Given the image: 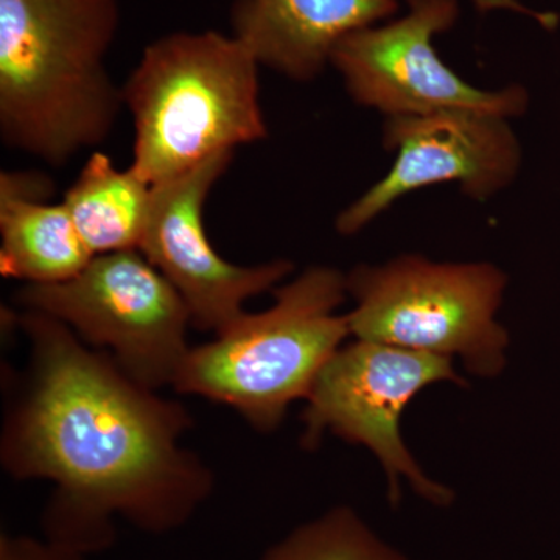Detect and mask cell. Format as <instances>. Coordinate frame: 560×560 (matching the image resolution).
Wrapping results in <instances>:
<instances>
[{
	"label": "cell",
	"mask_w": 560,
	"mask_h": 560,
	"mask_svg": "<svg viewBox=\"0 0 560 560\" xmlns=\"http://www.w3.org/2000/svg\"><path fill=\"white\" fill-rule=\"evenodd\" d=\"M51 183L38 173L0 175V272L27 283L79 275L92 257L66 206L47 202Z\"/></svg>",
	"instance_id": "12"
},
{
	"label": "cell",
	"mask_w": 560,
	"mask_h": 560,
	"mask_svg": "<svg viewBox=\"0 0 560 560\" xmlns=\"http://www.w3.org/2000/svg\"><path fill=\"white\" fill-rule=\"evenodd\" d=\"M0 560H86V555L47 539L38 540L27 536L2 534Z\"/></svg>",
	"instance_id": "15"
},
{
	"label": "cell",
	"mask_w": 560,
	"mask_h": 560,
	"mask_svg": "<svg viewBox=\"0 0 560 560\" xmlns=\"http://www.w3.org/2000/svg\"><path fill=\"white\" fill-rule=\"evenodd\" d=\"M399 0H235L232 35L260 66L296 81L315 80L350 33L397 14Z\"/></svg>",
	"instance_id": "11"
},
{
	"label": "cell",
	"mask_w": 560,
	"mask_h": 560,
	"mask_svg": "<svg viewBox=\"0 0 560 560\" xmlns=\"http://www.w3.org/2000/svg\"><path fill=\"white\" fill-rule=\"evenodd\" d=\"M232 160L234 151H223L179 178L154 186L139 246L186 302L191 326L215 335L241 318L246 301L278 289L294 271L289 259L253 267L231 264L210 243L202 220L206 200Z\"/></svg>",
	"instance_id": "10"
},
{
	"label": "cell",
	"mask_w": 560,
	"mask_h": 560,
	"mask_svg": "<svg viewBox=\"0 0 560 560\" xmlns=\"http://www.w3.org/2000/svg\"><path fill=\"white\" fill-rule=\"evenodd\" d=\"M14 301L61 320L81 341L109 353L143 388L173 386L189 353V307L139 249L92 257L68 280L25 283Z\"/></svg>",
	"instance_id": "6"
},
{
	"label": "cell",
	"mask_w": 560,
	"mask_h": 560,
	"mask_svg": "<svg viewBox=\"0 0 560 560\" xmlns=\"http://www.w3.org/2000/svg\"><path fill=\"white\" fill-rule=\"evenodd\" d=\"M261 560H408L350 508L327 511L272 545Z\"/></svg>",
	"instance_id": "14"
},
{
	"label": "cell",
	"mask_w": 560,
	"mask_h": 560,
	"mask_svg": "<svg viewBox=\"0 0 560 560\" xmlns=\"http://www.w3.org/2000/svg\"><path fill=\"white\" fill-rule=\"evenodd\" d=\"M467 382L453 360L378 342L355 340L341 346L319 372L302 415V447L315 448L324 434L364 445L388 478L389 500H400L401 478L422 499L448 506L455 495L431 480L408 451L400 433L401 412L434 383Z\"/></svg>",
	"instance_id": "7"
},
{
	"label": "cell",
	"mask_w": 560,
	"mask_h": 560,
	"mask_svg": "<svg viewBox=\"0 0 560 560\" xmlns=\"http://www.w3.org/2000/svg\"><path fill=\"white\" fill-rule=\"evenodd\" d=\"M117 0H0V136L54 167L101 145L125 108L106 69Z\"/></svg>",
	"instance_id": "2"
},
{
	"label": "cell",
	"mask_w": 560,
	"mask_h": 560,
	"mask_svg": "<svg viewBox=\"0 0 560 560\" xmlns=\"http://www.w3.org/2000/svg\"><path fill=\"white\" fill-rule=\"evenodd\" d=\"M357 340L458 360L475 377L508 364L510 334L497 315L508 275L489 261H434L405 254L346 275Z\"/></svg>",
	"instance_id": "5"
},
{
	"label": "cell",
	"mask_w": 560,
	"mask_h": 560,
	"mask_svg": "<svg viewBox=\"0 0 560 560\" xmlns=\"http://www.w3.org/2000/svg\"><path fill=\"white\" fill-rule=\"evenodd\" d=\"M153 187L138 173L120 171L108 154L92 153L66 191V206L92 256L139 249Z\"/></svg>",
	"instance_id": "13"
},
{
	"label": "cell",
	"mask_w": 560,
	"mask_h": 560,
	"mask_svg": "<svg viewBox=\"0 0 560 560\" xmlns=\"http://www.w3.org/2000/svg\"><path fill=\"white\" fill-rule=\"evenodd\" d=\"M475 3H477L478 9L482 11L506 9L518 11V13L529 14V16H534L536 20H539L545 27H550L551 24H555V16H551V14L534 13V11L525 9V7H522L521 3L515 2V0H475Z\"/></svg>",
	"instance_id": "16"
},
{
	"label": "cell",
	"mask_w": 560,
	"mask_h": 560,
	"mask_svg": "<svg viewBox=\"0 0 560 560\" xmlns=\"http://www.w3.org/2000/svg\"><path fill=\"white\" fill-rule=\"evenodd\" d=\"M345 272L311 267L275 289V304L243 313L215 340L190 348L172 388L234 408L254 429H278L307 399L327 361L350 337Z\"/></svg>",
	"instance_id": "4"
},
{
	"label": "cell",
	"mask_w": 560,
	"mask_h": 560,
	"mask_svg": "<svg viewBox=\"0 0 560 560\" xmlns=\"http://www.w3.org/2000/svg\"><path fill=\"white\" fill-rule=\"evenodd\" d=\"M399 20L350 33L331 54L353 102L386 117L425 116L441 110H480L522 116L528 91L518 84L478 90L441 60L433 39L458 21V0H407Z\"/></svg>",
	"instance_id": "8"
},
{
	"label": "cell",
	"mask_w": 560,
	"mask_h": 560,
	"mask_svg": "<svg viewBox=\"0 0 560 560\" xmlns=\"http://www.w3.org/2000/svg\"><path fill=\"white\" fill-rule=\"evenodd\" d=\"M383 147L396 153L385 178L338 213L345 237L359 234L411 191L458 183L466 197L488 201L508 189L522 167V147L506 117L480 110H441L386 117Z\"/></svg>",
	"instance_id": "9"
},
{
	"label": "cell",
	"mask_w": 560,
	"mask_h": 560,
	"mask_svg": "<svg viewBox=\"0 0 560 560\" xmlns=\"http://www.w3.org/2000/svg\"><path fill=\"white\" fill-rule=\"evenodd\" d=\"M13 320L28 363L7 405L0 460L16 480L57 486L47 540L88 556L113 544L114 517L151 534L189 522L213 477L180 445L194 425L187 408L140 386L61 320L33 311Z\"/></svg>",
	"instance_id": "1"
},
{
	"label": "cell",
	"mask_w": 560,
	"mask_h": 560,
	"mask_svg": "<svg viewBox=\"0 0 560 560\" xmlns=\"http://www.w3.org/2000/svg\"><path fill=\"white\" fill-rule=\"evenodd\" d=\"M259 66L242 40L219 32H176L149 44L121 88L135 124L132 171L160 186L267 139Z\"/></svg>",
	"instance_id": "3"
}]
</instances>
